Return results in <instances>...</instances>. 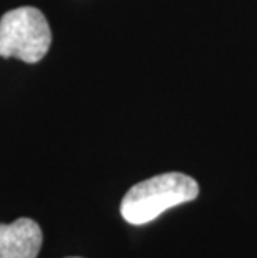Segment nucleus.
<instances>
[{
  "instance_id": "obj_1",
  "label": "nucleus",
  "mask_w": 257,
  "mask_h": 258,
  "mask_svg": "<svg viewBox=\"0 0 257 258\" xmlns=\"http://www.w3.org/2000/svg\"><path fill=\"white\" fill-rule=\"evenodd\" d=\"M199 195L197 182L189 175L169 172L135 183L120 203V213L130 225H145L172 207L192 202Z\"/></svg>"
},
{
  "instance_id": "obj_3",
  "label": "nucleus",
  "mask_w": 257,
  "mask_h": 258,
  "mask_svg": "<svg viewBox=\"0 0 257 258\" xmlns=\"http://www.w3.org/2000/svg\"><path fill=\"white\" fill-rule=\"evenodd\" d=\"M42 246V230L30 218L0 223V258H37Z\"/></svg>"
},
{
  "instance_id": "obj_2",
  "label": "nucleus",
  "mask_w": 257,
  "mask_h": 258,
  "mask_svg": "<svg viewBox=\"0 0 257 258\" xmlns=\"http://www.w3.org/2000/svg\"><path fill=\"white\" fill-rule=\"evenodd\" d=\"M50 43V27L39 9L19 7L0 19V57L35 63L45 57Z\"/></svg>"
},
{
  "instance_id": "obj_4",
  "label": "nucleus",
  "mask_w": 257,
  "mask_h": 258,
  "mask_svg": "<svg viewBox=\"0 0 257 258\" xmlns=\"http://www.w3.org/2000/svg\"><path fill=\"white\" fill-rule=\"evenodd\" d=\"M70 258H79V256H70Z\"/></svg>"
}]
</instances>
